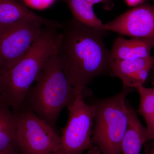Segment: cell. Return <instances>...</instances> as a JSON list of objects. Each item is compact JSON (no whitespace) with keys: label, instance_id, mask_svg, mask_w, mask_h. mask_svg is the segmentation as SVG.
<instances>
[{"label":"cell","instance_id":"cell-1","mask_svg":"<svg viewBox=\"0 0 154 154\" xmlns=\"http://www.w3.org/2000/svg\"><path fill=\"white\" fill-rule=\"evenodd\" d=\"M57 59L76 94H83L98 76L110 72L112 59L103 41L105 30L93 29L74 19L62 23Z\"/></svg>","mask_w":154,"mask_h":154},{"label":"cell","instance_id":"cell-2","mask_svg":"<svg viewBox=\"0 0 154 154\" xmlns=\"http://www.w3.org/2000/svg\"><path fill=\"white\" fill-rule=\"evenodd\" d=\"M58 29L43 26L27 53L9 71L2 73V96L14 112L22 108L46 62L57 53L62 37Z\"/></svg>","mask_w":154,"mask_h":154},{"label":"cell","instance_id":"cell-3","mask_svg":"<svg viewBox=\"0 0 154 154\" xmlns=\"http://www.w3.org/2000/svg\"><path fill=\"white\" fill-rule=\"evenodd\" d=\"M56 54L46 62L21 109L32 111L55 129L62 110L73 102L77 95Z\"/></svg>","mask_w":154,"mask_h":154},{"label":"cell","instance_id":"cell-4","mask_svg":"<svg viewBox=\"0 0 154 154\" xmlns=\"http://www.w3.org/2000/svg\"><path fill=\"white\" fill-rule=\"evenodd\" d=\"M131 90L123 88L118 94L94 104L96 115L91 140L103 154H122V142L128 121L125 99Z\"/></svg>","mask_w":154,"mask_h":154},{"label":"cell","instance_id":"cell-5","mask_svg":"<svg viewBox=\"0 0 154 154\" xmlns=\"http://www.w3.org/2000/svg\"><path fill=\"white\" fill-rule=\"evenodd\" d=\"M68 107L69 119L62 130L60 152L82 154L93 147L92 135L96 115L95 105L86 104L82 94L76 96Z\"/></svg>","mask_w":154,"mask_h":154},{"label":"cell","instance_id":"cell-6","mask_svg":"<svg viewBox=\"0 0 154 154\" xmlns=\"http://www.w3.org/2000/svg\"><path fill=\"white\" fill-rule=\"evenodd\" d=\"M17 115V139L22 154L60 152L61 137L55 129L30 110L21 109Z\"/></svg>","mask_w":154,"mask_h":154},{"label":"cell","instance_id":"cell-7","mask_svg":"<svg viewBox=\"0 0 154 154\" xmlns=\"http://www.w3.org/2000/svg\"><path fill=\"white\" fill-rule=\"evenodd\" d=\"M44 24L26 19L0 25V71L8 72L27 53L41 32Z\"/></svg>","mask_w":154,"mask_h":154},{"label":"cell","instance_id":"cell-8","mask_svg":"<svg viewBox=\"0 0 154 154\" xmlns=\"http://www.w3.org/2000/svg\"><path fill=\"white\" fill-rule=\"evenodd\" d=\"M103 28L133 38H154V6L136 7L104 24Z\"/></svg>","mask_w":154,"mask_h":154},{"label":"cell","instance_id":"cell-9","mask_svg":"<svg viewBox=\"0 0 154 154\" xmlns=\"http://www.w3.org/2000/svg\"><path fill=\"white\" fill-rule=\"evenodd\" d=\"M154 66V57L131 60H113L110 67L113 76L120 79L123 88L137 89L143 86Z\"/></svg>","mask_w":154,"mask_h":154},{"label":"cell","instance_id":"cell-10","mask_svg":"<svg viewBox=\"0 0 154 154\" xmlns=\"http://www.w3.org/2000/svg\"><path fill=\"white\" fill-rule=\"evenodd\" d=\"M26 19L42 22L45 26L60 29L61 23L56 20L46 19L30 11L24 0H0V25H9Z\"/></svg>","mask_w":154,"mask_h":154},{"label":"cell","instance_id":"cell-11","mask_svg":"<svg viewBox=\"0 0 154 154\" xmlns=\"http://www.w3.org/2000/svg\"><path fill=\"white\" fill-rule=\"evenodd\" d=\"M154 47V38L126 39L119 37L113 42L110 57L113 60H124L147 57L151 55Z\"/></svg>","mask_w":154,"mask_h":154},{"label":"cell","instance_id":"cell-12","mask_svg":"<svg viewBox=\"0 0 154 154\" xmlns=\"http://www.w3.org/2000/svg\"><path fill=\"white\" fill-rule=\"evenodd\" d=\"M127 107L128 125L122 142V154H140L143 146L146 142V129L128 103Z\"/></svg>","mask_w":154,"mask_h":154},{"label":"cell","instance_id":"cell-13","mask_svg":"<svg viewBox=\"0 0 154 154\" xmlns=\"http://www.w3.org/2000/svg\"><path fill=\"white\" fill-rule=\"evenodd\" d=\"M17 132V116L2 99L0 101V152L21 151L18 145Z\"/></svg>","mask_w":154,"mask_h":154},{"label":"cell","instance_id":"cell-14","mask_svg":"<svg viewBox=\"0 0 154 154\" xmlns=\"http://www.w3.org/2000/svg\"><path fill=\"white\" fill-rule=\"evenodd\" d=\"M74 19L89 28L105 30L102 21L94 13L93 5L87 0H65Z\"/></svg>","mask_w":154,"mask_h":154},{"label":"cell","instance_id":"cell-15","mask_svg":"<svg viewBox=\"0 0 154 154\" xmlns=\"http://www.w3.org/2000/svg\"><path fill=\"white\" fill-rule=\"evenodd\" d=\"M137 90L140 97L138 111L147 123L154 117V85L150 88L140 86Z\"/></svg>","mask_w":154,"mask_h":154},{"label":"cell","instance_id":"cell-16","mask_svg":"<svg viewBox=\"0 0 154 154\" xmlns=\"http://www.w3.org/2000/svg\"><path fill=\"white\" fill-rule=\"evenodd\" d=\"M26 5L36 8H43L49 6L54 0H24Z\"/></svg>","mask_w":154,"mask_h":154},{"label":"cell","instance_id":"cell-17","mask_svg":"<svg viewBox=\"0 0 154 154\" xmlns=\"http://www.w3.org/2000/svg\"><path fill=\"white\" fill-rule=\"evenodd\" d=\"M146 124V142L154 139V117Z\"/></svg>","mask_w":154,"mask_h":154},{"label":"cell","instance_id":"cell-18","mask_svg":"<svg viewBox=\"0 0 154 154\" xmlns=\"http://www.w3.org/2000/svg\"><path fill=\"white\" fill-rule=\"evenodd\" d=\"M143 0H125L128 5L130 7H135L138 5L143 2Z\"/></svg>","mask_w":154,"mask_h":154},{"label":"cell","instance_id":"cell-19","mask_svg":"<svg viewBox=\"0 0 154 154\" xmlns=\"http://www.w3.org/2000/svg\"><path fill=\"white\" fill-rule=\"evenodd\" d=\"M89 152L88 154H103L102 153L99 148L96 147H92L91 149H89ZM61 154H63L61 153Z\"/></svg>","mask_w":154,"mask_h":154},{"label":"cell","instance_id":"cell-20","mask_svg":"<svg viewBox=\"0 0 154 154\" xmlns=\"http://www.w3.org/2000/svg\"><path fill=\"white\" fill-rule=\"evenodd\" d=\"M0 154H22L20 151H7L0 152Z\"/></svg>","mask_w":154,"mask_h":154},{"label":"cell","instance_id":"cell-21","mask_svg":"<svg viewBox=\"0 0 154 154\" xmlns=\"http://www.w3.org/2000/svg\"><path fill=\"white\" fill-rule=\"evenodd\" d=\"M87 1L94 5L95 4L104 2H106V1H108V0H87Z\"/></svg>","mask_w":154,"mask_h":154},{"label":"cell","instance_id":"cell-22","mask_svg":"<svg viewBox=\"0 0 154 154\" xmlns=\"http://www.w3.org/2000/svg\"><path fill=\"white\" fill-rule=\"evenodd\" d=\"M2 77H1V72L0 71V101L2 100Z\"/></svg>","mask_w":154,"mask_h":154},{"label":"cell","instance_id":"cell-23","mask_svg":"<svg viewBox=\"0 0 154 154\" xmlns=\"http://www.w3.org/2000/svg\"><path fill=\"white\" fill-rule=\"evenodd\" d=\"M152 72V76H151V79H152V82L153 84H154V66L153 68L152 69V71L151 72Z\"/></svg>","mask_w":154,"mask_h":154},{"label":"cell","instance_id":"cell-24","mask_svg":"<svg viewBox=\"0 0 154 154\" xmlns=\"http://www.w3.org/2000/svg\"><path fill=\"white\" fill-rule=\"evenodd\" d=\"M45 154H61L60 152H54V153H47Z\"/></svg>","mask_w":154,"mask_h":154},{"label":"cell","instance_id":"cell-25","mask_svg":"<svg viewBox=\"0 0 154 154\" xmlns=\"http://www.w3.org/2000/svg\"><path fill=\"white\" fill-rule=\"evenodd\" d=\"M149 154H154V149Z\"/></svg>","mask_w":154,"mask_h":154}]
</instances>
